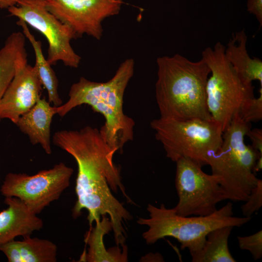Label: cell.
Returning a JSON list of instances; mask_svg holds the SVG:
<instances>
[{"mask_svg": "<svg viewBox=\"0 0 262 262\" xmlns=\"http://www.w3.org/2000/svg\"><path fill=\"white\" fill-rule=\"evenodd\" d=\"M250 129V123L235 113L223 131L219 149L208 162L227 199L233 201H246L259 179L253 169L262 154L244 141Z\"/></svg>", "mask_w": 262, "mask_h": 262, "instance_id": "5", "label": "cell"}, {"mask_svg": "<svg viewBox=\"0 0 262 262\" xmlns=\"http://www.w3.org/2000/svg\"><path fill=\"white\" fill-rule=\"evenodd\" d=\"M8 207L0 212V247L19 236L23 237L40 229L42 220L16 197H5Z\"/></svg>", "mask_w": 262, "mask_h": 262, "instance_id": "13", "label": "cell"}, {"mask_svg": "<svg viewBox=\"0 0 262 262\" xmlns=\"http://www.w3.org/2000/svg\"><path fill=\"white\" fill-rule=\"evenodd\" d=\"M10 14L37 30L48 43L47 61L51 65L62 61L67 66L78 67L81 57L73 49L72 39L77 36L67 25L51 14L45 5L19 0L8 9Z\"/></svg>", "mask_w": 262, "mask_h": 262, "instance_id": "10", "label": "cell"}, {"mask_svg": "<svg viewBox=\"0 0 262 262\" xmlns=\"http://www.w3.org/2000/svg\"><path fill=\"white\" fill-rule=\"evenodd\" d=\"M157 140L167 157L173 162L181 158L195 161L201 166L219 149L223 131L213 119L176 120L160 117L150 122Z\"/></svg>", "mask_w": 262, "mask_h": 262, "instance_id": "6", "label": "cell"}, {"mask_svg": "<svg viewBox=\"0 0 262 262\" xmlns=\"http://www.w3.org/2000/svg\"><path fill=\"white\" fill-rule=\"evenodd\" d=\"M73 169L59 163L35 174L9 173L0 188L5 197L20 199L33 213H40L52 202L59 199L69 186Z\"/></svg>", "mask_w": 262, "mask_h": 262, "instance_id": "9", "label": "cell"}, {"mask_svg": "<svg viewBox=\"0 0 262 262\" xmlns=\"http://www.w3.org/2000/svg\"><path fill=\"white\" fill-rule=\"evenodd\" d=\"M258 98L255 97L246 99L240 107L238 113L240 117L247 123L262 119V87L259 90Z\"/></svg>", "mask_w": 262, "mask_h": 262, "instance_id": "21", "label": "cell"}, {"mask_svg": "<svg viewBox=\"0 0 262 262\" xmlns=\"http://www.w3.org/2000/svg\"><path fill=\"white\" fill-rule=\"evenodd\" d=\"M175 186L179 198L175 212L182 216H206L216 210V205L226 200L217 178L205 173L197 163L181 158L176 162Z\"/></svg>", "mask_w": 262, "mask_h": 262, "instance_id": "8", "label": "cell"}, {"mask_svg": "<svg viewBox=\"0 0 262 262\" xmlns=\"http://www.w3.org/2000/svg\"><path fill=\"white\" fill-rule=\"evenodd\" d=\"M247 10L255 16L260 25H262V0H248Z\"/></svg>", "mask_w": 262, "mask_h": 262, "instance_id": "25", "label": "cell"}, {"mask_svg": "<svg viewBox=\"0 0 262 262\" xmlns=\"http://www.w3.org/2000/svg\"><path fill=\"white\" fill-rule=\"evenodd\" d=\"M25 36L23 33H12L0 49V99L16 74L18 66L27 59Z\"/></svg>", "mask_w": 262, "mask_h": 262, "instance_id": "18", "label": "cell"}, {"mask_svg": "<svg viewBox=\"0 0 262 262\" xmlns=\"http://www.w3.org/2000/svg\"><path fill=\"white\" fill-rule=\"evenodd\" d=\"M134 66L132 58L126 59L120 64L113 77L106 82H96L81 77L71 86L67 101L55 106L56 114L63 117L78 106L89 105L105 120L100 130L108 144L121 151L124 145L133 139L135 122L124 114L123 98L133 75Z\"/></svg>", "mask_w": 262, "mask_h": 262, "instance_id": "3", "label": "cell"}, {"mask_svg": "<svg viewBox=\"0 0 262 262\" xmlns=\"http://www.w3.org/2000/svg\"><path fill=\"white\" fill-rule=\"evenodd\" d=\"M225 49L218 42L213 48L205 49L201 58L211 74L206 86L207 108L212 119L220 124L223 131L243 103L254 97L253 86L241 81L227 60Z\"/></svg>", "mask_w": 262, "mask_h": 262, "instance_id": "7", "label": "cell"}, {"mask_svg": "<svg viewBox=\"0 0 262 262\" xmlns=\"http://www.w3.org/2000/svg\"><path fill=\"white\" fill-rule=\"evenodd\" d=\"M19 0H0V8H7L17 4Z\"/></svg>", "mask_w": 262, "mask_h": 262, "instance_id": "26", "label": "cell"}, {"mask_svg": "<svg viewBox=\"0 0 262 262\" xmlns=\"http://www.w3.org/2000/svg\"><path fill=\"white\" fill-rule=\"evenodd\" d=\"M115 0L120 2H122V0Z\"/></svg>", "mask_w": 262, "mask_h": 262, "instance_id": "29", "label": "cell"}, {"mask_svg": "<svg viewBox=\"0 0 262 262\" xmlns=\"http://www.w3.org/2000/svg\"><path fill=\"white\" fill-rule=\"evenodd\" d=\"M17 24L21 27L23 33L33 48L35 58L34 66L42 86L47 91L49 102L52 103L54 106H60L62 104V100L58 91V80L51 65L44 56L41 42L36 40L24 21L18 19Z\"/></svg>", "mask_w": 262, "mask_h": 262, "instance_id": "19", "label": "cell"}, {"mask_svg": "<svg viewBox=\"0 0 262 262\" xmlns=\"http://www.w3.org/2000/svg\"><path fill=\"white\" fill-rule=\"evenodd\" d=\"M9 262H56L57 246L51 241L30 236L10 241L0 247Z\"/></svg>", "mask_w": 262, "mask_h": 262, "instance_id": "17", "label": "cell"}, {"mask_svg": "<svg viewBox=\"0 0 262 262\" xmlns=\"http://www.w3.org/2000/svg\"><path fill=\"white\" fill-rule=\"evenodd\" d=\"M42 87L35 67L27 59L22 62L0 99V121L8 119L16 124L41 98Z\"/></svg>", "mask_w": 262, "mask_h": 262, "instance_id": "12", "label": "cell"}, {"mask_svg": "<svg viewBox=\"0 0 262 262\" xmlns=\"http://www.w3.org/2000/svg\"><path fill=\"white\" fill-rule=\"evenodd\" d=\"M237 238L239 248L242 250L248 251L254 260H258L262 258V230L248 236H238Z\"/></svg>", "mask_w": 262, "mask_h": 262, "instance_id": "22", "label": "cell"}, {"mask_svg": "<svg viewBox=\"0 0 262 262\" xmlns=\"http://www.w3.org/2000/svg\"><path fill=\"white\" fill-rule=\"evenodd\" d=\"M21 0L45 5V2L47 0Z\"/></svg>", "mask_w": 262, "mask_h": 262, "instance_id": "28", "label": "cell"}, {"mask_svg": "<svg viewBox=\"0 0 262 262\" xmlns=\"http://www.w3.org/2000/svg\"><path fill=\"white\" fill-rule=\"evenodd\" d=\"M53 144L75 160L78 165L75 192L77 201L72 210L74 218L82 211L88 213L90 226L103 215H108L116 245L125 242L124 224L132 217L112 194L120 190L130 202L121 181L120 170L113 158L117 150L107 142L100 129L86 126L79 130H62L53 136Z\"/></svg>", "mask_w": 262, "mask_h": 262, "instance_id": "1", "label": "cell"}, {"mask_svg": "<svg viewBox=\"0 0 262 262\" xmlns=\"http://www.w3.org/2000/svg\"><path fill=\"white\" fill-rule=\"evenodd\" d=\"M233 227L215 229L207 235L200 252L192 258L193 262H235L229 249L228 242Z\"/></svg>", "mask_w": 262, "mask_h": 262, "instance_id": "20", "label": "cell"}, {"mask_svg": "<svg viewBox=\"0 0 262 262\" xmlns=\"http://www.w3.org/2000/svg\"><path fill=\"white\" fill-rule=\"evenodd\" d=\"M251 142L252 147L262 154V130L260 128L250 129L247 132Z\"/></svg>", "mask_w": 262, "mask_h": 262, "instance_id": "24", "label": "cell"}, {"mask_svg": "<svg viewBox=\"0 0 262 262\" xmlns=\"http://www.w3.org/2000/svg\"><path fill=\"white\" fill-rule=\"evenodd\" d=\"M247 36L244 30L232 34L225 49V56L245 84L251 85L258 80L262 86V61L251 58L246 49Z\"/></svg>", "mask_w": 262, "mask_h": 262, "instance_id": "15", "label": "cell"}, {"mask_svg": "<svg viewBox=\"0 0 262 262\" xmlns=\"http://www.w3.org/2000/svg\"><path fill=\"white\" fill-rule=\"evenodd\" d=\"M262 206V180L259 179L256 185L251 191L247 199L241 207L243 215L252 217Z\"/></svg>", "mask_w": 262, "mask_h": 262, "instance_id": "23", "label": "cell"}, {"mask_svg": "<svg viewBox=\"0 0 262 262\" xmlns=\"http://www.w3.org/2000/svg\"><path fill=\"white\" fill-rule=\"evenodd\" d=\"M147 210L149 217L137 220L139 224L148 227L143 233L146 243L152 244L165 237L174 238L180 244L181 249L188 250L192 258L200 252L211 231L227 226L240 227L252 218L234 216L230 202L206 216H180L163 204L159 207L148 204Z\"/></svg>", "mask_w": 262, "mask_h": 262, "instance_id": "4", "label": "cell"}, {"mask_svg": "<svg viewBox=\"0 0 262 262\" xmlns=\"http://www.w3.org/2000/svg\"><path fill=\"white\" fill-rule=\"evenodd\" d=\"M155 97L160 117L176 120L212 119L206 86L211 70L202 58L192 61L175 54L157 58Z\"/></svg>", "mask_w": 262, "mask_h": 262, "instance_id": "2", "label": "cell"}, {"mask_svg": "<svg viewBox=\"0 0 262 262\" xmlns=\"http://www.w3.org/2000/svg\"><path fill=\"white\" fill-rule=\"evenodd\" d=\"M87 232L85 242L88 245V252H83L80 261L89 262H125L128 261V248L124 245L107 250L104 244V236L112 230L109 218L103 215Z\"/></svg>", "mask_w": 262, "mask_h": 262, "instance_id": "16", "label": "cell"}, {"mask_svg": "<svg viewBox=\"0 0 262 262\" xmlns=\"http://www.w3.org/2000/svg\"><path fill=\"white\" fill-rule=\"evenodd\" d=\"M56 114V107L40 98L19 118L16 125L28 136L33 145L39 144L47 154H50V126Z\"/></svg>", "mask_w": 262, "mask_h": 262, "instance_id": "14", "label": "cell"}, {"mask_svg": "<svg viewBox=\"0 0 262 262\" xmlns=\"http://www.w3.org/2000/svg\"><path fill=\"white\" fill-rule=\"evenodd\" d=\"M262 169V156H260L257 160L253 167V172L256 174V173L260 171Z\"/></svg>", "mask_w": 262, "mask_h": 262, "instance_id": "27", "label": "cell"}, {"mask_svg": "<svg viewBox=\"0 0 262 262\" xmlns=\"http://www.w3.org/2000/svg\"><path fill=\"white\" fill-rule=\"evenodd\" d=\"M115 0H47V9L71 28L77 37L83 34L100 40L102 22L119 14L121 4Z\"/></svg>", "mask_w": 262, "mask_h": 262, "instance_id": "11", "label": "cell"}]
</instances>
